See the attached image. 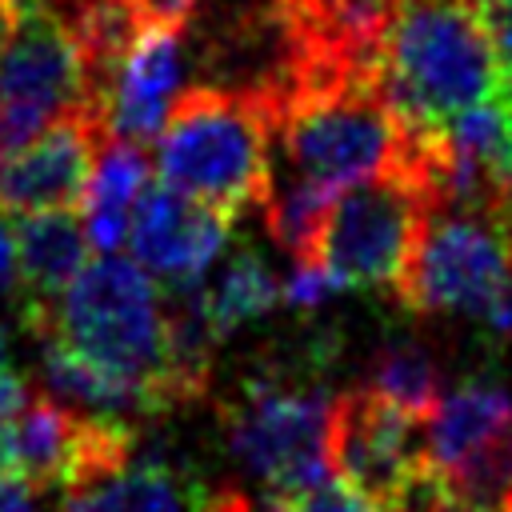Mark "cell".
<instances>
[{
  "instance_id": "obj_14",
  "label": "cell",
  "mask_w": 512,
  "mask_h": 512,
  "mask_svg": "<svg viewBox=\"0 0 512 512\" xmlns=\"http://www.w3.org/2000/svg\"><path fill=\"white\" fill-rule=\"evenodd\" d=\"M212 484L176 460H128L124 468L64 492L60 512H204Z\"/></svg>"
},
{
  "instance_id": "obj_5",
  "label": "cell",
  "mask_w": 512,
  "mask_h": 512,
  "mask_svg": "<svg viewBox=\"0 0 512 512\" xmlns=\"http://www.w3.org/2000/svg\"><path fill=\"white\" fill-rule=\"evenodd\" d=\"M328 416L332 400L296 372H248L220 404V428L232 460L264 480L276 496L300 492L328 476Z\"/></svg>"
},
{
  "instance_id": "obj_11",
  "label": "cell",
  "mask_w": 512,
  "mask_h": 512,
  "mask_svg": "<svg viewBox=\"0 0 512 512\" xmlns=\"http://www.w3.org/2000/svg\"><path fill=\"white\" fill-rule=\"evenodd\" d=\"M232 232V216L168 188L148 184L128 220L132 260L152 276L172 284H196L220 260Z\"/></svg>"
},
{
  "instance_id": "obj_30",
  "label": "cell",
  "mask_w": 512,
  "mask_h": 512,
  "mask_svg": "<svg viewBox=\"0 0 512 512\" xmlns=\"http://www.w3.org/2000/svg\"><path fill=\"white\" fill-rule=\"evenodd\" d=\"M4 372H12V336H8V328L0 320V376Z\"/></svg>"
},
{
  "instance_id": "obj_25",
  "label": "cell",
  "mask_w": 512,
  "mask_h": 512,
  "mask_svg": "<svg viewBox=\"0 0 512 512\" xmlns=\"http://www.w3.org/2000/svg\"><path fill=\"white\" fill-rule=\"evenodd\" d=\"M196 4L200 0H132L144 24H176V28H188Z\"/></svg>"
},
{
  "instance_id": "obj_10",
  "label": "cell",
  "mask_w": 512,
  "mask_h": 512,
  "mask_svg": "<svg viewBox=\"0 0 512 512\" xmlns=\"http://www.w3.org/2000/svg\"><path fill=\"white\" fill-rule=\"evenodd\" d=\"M104 136L100 112L80 108L48 124L12 156H0V212L36 216L80 208Z\"/></svg>"
},
{
  "instance_id": "obj_18",
  "label": "cell",
  "mask_w": 512,
  "mask_h": 512,
  "mask_svg": "<svg viewBox=\"0 0 512 512\" xmlns=\"http://www.w3.org/2000/svg\"><path fill=\"white\" fill-rule=\"evenodd\" d=\"M204 288V308L216 324L220 336H232L236 328L268 316L280 304V280L268 268V260L256 248H236L224 268L212 280H200Z\"/></svg>"
},
{
  "instance_id": "obj_29",
  "label": "cell",
  "mask_w": 512,
  "mask_h": 512,
  "mask_svg": "<svg viewBox=\"0 0 512 512\" xmlns=\"http://www.w3.org/2000/svg\"><path fill=\"white\" fill-rule=\"evenodd\" d=\"M28 4H32V0H0V48H4L8 36L16 32V24H20V16L28 12Z\"/></svg>"
},
{
  "instance_id": "obj_23",
  "label": "cell",
  "mask_w": 512,
  "mask_h": 512,
  "mask_svg": "<svg viewBox=\"0 0 512 512\" xmlns=\"http://www.w3.org/2000/svg\"><path fill=\"white\" fill-rule=\"evenodd\" d=\"M332 292H336V280H332L320 264H292L288 280L280 284V300H284L288 308H296V312L320 308Z\"/></svg>"
},
{
  "instance_id": "obj_22",
  "label": "cell",
  "mask_w": 512,
  "mask_h": 512,
  "mask_svg": "<svg viewBox=\"0 0 512 512\" xmlns=\"http://www.w3.org/2000/svg\"><path fill=\"white\" fill-rule=\"evenodd\" d=\"M500 68V88H512V0H468Z\"/></svg>"
},
{
  "instance_id": "obj_15",
  "label": "cell",
  "mask_w": 512,
  "mask_h": 512,
  "mask_svg": "<svg viewBox=\"0 0 512 512\" xmlns=\"http://www.w3.org/2000/svg\"><path fill=\"white\" fill-rule=\"evenodd\" d=\"M508 420H512V392L508 388L488 384V380H472V384L452 388L428 412L424 444H428L432 468L444 476H456L476 452L488 448V440Z\"/></svg>"
},
{
  "instance_id": "obj_16",
  "label": "cell",
  "mask_w": 512,
  "mask_h": 512,
  "mask_svg": "<svg viewBox=\"0 0 512 512\" xmlns=\"http://www.w3.org/2000/svg\"><path fill=\"white\" fill-rule=\"evenodd\" d=\"M148 172H152L148 148L104 136L96 164H92V180L80 200L84 232H88L92 248L116 252L128 240V220H132L140 192L148 188Z\"/></svg>"
},
{
  "instance_id": "obj_9",
  "label": "cell",
  "mask_w": 512,
  "mask_h": 512,
  "mask_svg": "<svg viewBox=\"0 0 512 512\" xmlns=\"http://www.w3.org/2000/svg\"><path fill=\"white\" fill-rule=\"evenodd\" d=\"M424 428V416L396 408L368 384L340 392L328 416V468L388 508L404 484L428 468Z\"/></svg>"
},
{
  "instance_id": "obj_24",
  "label": "cell",
  "mask_w": 512,
  "mask_h": 512,
  "mask_svg": "<svg viewBox=\"0 0 512 512\" xmlns=\"http://www.w3.org/2000/svg\"><path fill=\"white\" fill-rule=\"evenodd\" d=\"M20 308V268H16V232L0 212V304Z\"/></svg>"
},
{
  "instance_id": "obj_3",
  "label": "cell",
  "mask_w": 512,
  "mask_h": 512,
  "mask_svg": "<svg viewBox=\"0 0 512 512\" xmlns=\"http://www.w3.org/2000/svg\"><path fill=\"white\" fill-rule=\"evenodd\" d=\"M40 340H56L136 388L152 404V416L172 412L164 396V300L132 256L100 252L88 260L56 300Z\"/></svg>"
},
{
  "instance_id": "obj_27",
  "label": "cell",
  "mask_w": 512,
  "mask_h": 512,
  "mask_svg": "<svg viewBox=\"0 0 512 512\" xmlns=\"http://www.w3.org/2000/svg\"><path fill=\"white\" fill-rule=\"evenodd\" d=\"M24 400H28V384H24L16 372H4V376H0V432L12 424V416L20 412Z\"/></svg>"
},
{
  "instance_id": "obj_28",
  "label": "cell",
  "mask_w": 512,
  "mask_h": 512,
  "mask_svg": "<svg viewBox=\"0 0 512 512\" xmlns=\"http://www.w3.org/2000/svg\"><path fill=\"white\" fill-rule=\"evenodd\" d=\"M492 328H496V336H500V344L512 352V280H508V288H504V296H500V304L492 308Z\"/></svg>"
},
{
  "instance_id": "obj_32",
  "label": "cell",
  "mask_w": 512,
  "mask_h": 512,
  "mask_svg": "<svg viewBox=\"0 0 512 512\" xmlns=\"http://www.w3.org/2000/svg\"><path fill=\"white\" fill-rule=\"evenodd\" d=\"M0 472H4V456H0Z\"/></svg>"
},
{
  "instance_id": "obj_13",
  "label": "cell",
  "mask_w": 512,
  "mask_h": 512,
  "mask_svg": "<svg viewBox=\"0 0 512 512\" xmlns=\"http://www.w3.org/2000/svg\"><path fill=\"white\" fill-rule=\"evenodd\" d=\"M16 232V268H20V324L32 340L48 332L52 308L64 288L88 264V232L72 212H36L20 216Z\"/></svg>"
},
{
  "instance_id": "obj_8",
  "label": "cell",
  "mask_w": 512,
  "mask_h": 512,
  "mask_svg": "<svg viewBox=\"0 0 512 512\" xmlns=\"http://www.w3.org/2000/svg\"><path fill=\"white\" fill-rule=\"evenodd\" d=\"M80 108H96L84 48L52 8L32 0L0 48V156Z\"/></svg>"
},
{
  "instance_id": "obj_21",
  "label": "cell",
  "mask_w": 512,
  "mask_h": 512,
  "mask_svg": "<svg viewBox=\"0 0 512 512\" xmlns=\"http://www.w3.org/2000/svg\"><path fill=\"white\" fill-rule=\"evenodd\" d=\"M272 512H384V508L376 500H368L364 492H356L348 480L324 476L320 484H308L300 492L276 496Z\"/></svg>"
},
{
  "instance_id": "obj_17",
  "label": "cell",
  "mask_w": 512,
  "mask_h": 512,
  "mask_svg": "<svg viewBox=\"0 0 512 512\" xmlns=\"http://www.w3.org/2000/svg\"><path fill=\"white\" fill-rule=\"evenodd\" d=\"M40 384L48 396H56L60 404L84 412V416H108V420H124V416H152V404L120 384L116 376L100 372L96 364L80 360L76 352H68L56 340H40Z\"/></svg>"
},
{
  "instance_id": "obj_31",
  "label": "cell",
  "mask_w": 512,
  "mask_h": 512,
  "mask_svg": "<svg viewBox=\"0 0 512 512\" xmlns=\"http://www.w3.org/2000/svg\"><path fill=\"white\" fill-rule=\"evenodd\" d=\"M496 512H512V492H508V496H504V500L496 504Z\"/></svg>"
},
{
  "instance_id": "obj_19",
  "label": "cell",
  "mask_w": 512,
  "mask_h": 512,
  "mask_svg": "<svg viewBox=\"0 0 512 512\" xmlns=\"http://www.w3.org/2000/svg\"><path fill=\"white\" fill-rule=\"evenodd\" d=\"M332 200L336 196L324 188H312L292 176L284 180L272 176V192L260 208H264L272 240L292 256V264H316V244H320V228H324Z\"/></svg>"
},
{
  "instance_id": "obj_12",
  "label": "cell",
  "mask_w": 512,
  "mask_h": 512,
  "mask_svg": "<svg viewBox=\"0 0 512 512\" xmlns=\"http://www.w3.org/2000/svg\"><path fill=\"white\" fill-rule=\"evenodd\" d=\"M180 80H184V28L144 24L100 92L104 132L112 140L148 148L160 136L180 96Z\"/></svg>"
},
{
  "instance_id": "obj_2",
  "label": "cell",
  "mask_w": 512,
  "mask_h": 512,
  "mask_svg": "<svg viewBox=\"0 0 512 512\" xmlns=\"http://www.w3.org/2000/svg\"><path fill=\"white\" fill-rule=\"evenodd\" d=\"M272 144L276 108L264 96L192 84L156 136L160 184L236 220L272 192Z\"/></svg>"
},
{
  "instance_id": "obj_20",
  "label": "cell",
  "mask_w": 512,
  "mask_h": 512,
  "mask_svg": "<svg viewBox=\"0 0 512 512\" xmlns=\"http://www.w3.org/2000/svg\"><path fill=\"white\" fill-rule=\"evenodd\" d=\"M368 388L392 400L396 408L428 420L440 400V368L416 340H392L388 348H380Z\"/></svg>"
},
{
  "instance_id": "obj_7",
  "label": "cell",
  "mask_w": 512,
  "mask_h": 512,
  "mask_svg": "<svg viewBox=\"0 0 512 512\" xmlns=\"http://www.w3.org/2000/svg\"><path fill=\"white\" fill-rule=\"evenodd\" d=\"M424 212L428 200L404 168L352 184L324 216L316 264L336 280V288L400 292Z\"/></svg>"
},
{
  "instance_id": "obj_4",
  "label": "cell",
  "mask_w": 512,
  "mask_h": 512,
  "mask_svg": "<svg viewBox=\"0 0 512 512\" xmlns=\"http://www.w3.org/2000/svg\"><path fill=\"white\" fill-rule=\"evenodd\" d=\"M276 140L292 180L340 196L404 164L408 132L372 76L300 80L276 108Z\"/></svg>"
},
{
  "instance_id": "obj_6",
  "label": "cell",
  "mask_w": 512,
  "mask_h": 512,
  "mask_svg": "<svg viewBox=\"0 0 512 512\" xmlns=\"http://www.w3.org/2000/svg\"><path fill=\"white\" fill-rule=\"evenodd\" d=\"M512 280V196L436 204L424 212L400 300L412 312L484 316Z\"/></svg>"
},
{
  "instance_id": "obj_26",
  "label": "cell",
  "mask_w": 512,
  "mask_h": 512,
  "mask_svg": "<svg viewBox=\"0 0 512 512\" xmlns=\"http://www.w3.org/2000/svg\"><path fill=\"white\" fill-rule=\"evenodd\" d=\"M0 512H40L36 488L16 472H0Z\"/></svg>"
},
{
  "instance_id": "obj_1",
  "label": "cell",
  "mask_w": 512,
  "mask_h": 512,
  "mask_svg": "<svg viewBox=\"0 0 512 512\" xmlns=\"http://www.w3.org/2000/svg\"><path fill=\"white\" fill-rule=\"evenodd\" d=\"M376 88L404 132H440L500 92L468 0H396L376 40Z\"/></svg>"
}]
</instances>
